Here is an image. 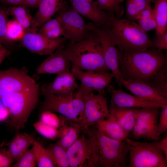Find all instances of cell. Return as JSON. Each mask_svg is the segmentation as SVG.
<instances>
[{
	"instance_id": "6da1fadb",
	"label": "cell",
	"mask_w": 167,
	"mask_h": 167,
	"mask_svg": "<svg viewBox=\"0 0 167 167\" xmlns=\"http://www.w3.org/2000/svg\"><path fill=\"white\" fill-rule=\"evenodd\" d=\"M118 50L120 70L125 80L148 84L157 72L167 65L166 56L155 48L134 53Z\"/></svg>"
},
{
	"instance_id": "7a4b0ae2",
	"label": "cell",
	"mask_w": 167,
	"mask_h": 167,
	"mask_svg": "<svg viewBox=\"0 0 167 167\" xmlns=\"http://www.w3.org/2000/svg\"><path fill=\"white\" fill-rule=\"evenodd\" d=\"M109 13V21L103 27L119 50L134 53L155 48L146 32L134 21L121 19L112 13Z\"/></svg>"
},
{
	"instance_id": "3957f363",
	"label": "cell",
	"mask_w": 167,
	"mask_h": 167,
	"mask_svg": "<svg viewBox=\"0 0 167 167\" xmlns=\"http://www.w3.org/2000/svg\"><path fill=\"white\" fill-rule=\"evenodd\" d=\"M64 47L71 67L83 71L109 72L104 61L100 43L93 32L90 36L80 41L66 42Z\"/></svg>"
},
{
	"instance_id": "277c9868",
	"label": "cell",
	"mask_w": 167,
	"mask_h": 167,
	"mask_svg": "<svg viewBox=\"0 0 167 167\" xmlns=\"http://www.w3.org/2000/svg\"><path fill=\"white\" fill-rule=\"evenodd\" d=\"M39 85L0 97L1 102L10 118L9 127L18 131L22 129L38 103Z\"/></svg>"
},
{
	"instance_id": "5b68a950",
	"label": "cell",
	"mask_w": 167,
	"mask_h": 167,
	"mask_svg": "<svg viewBox=\"0 0 167 167\" xmlns=\"http://www.w3.org/2000/svg\"><path fill=\"white\" fill-rule=\"evenodd\" d=\"M82 132L92 141L96 154L98 167L126 166L128 149L123 141L113 139L103 135L95 127L85 128Z\"/></svg>"
},
{
	"instance_id": "8992f818",
	"label": "cell",
	"mask_w": 167,
	"mask_h": 167,
	"mask_svg": "<svg viewBox=\"0 0 167 167\" xmlns=\"http://www.w3.org/2000/svg\"><path fill=\"white\" fill-rule=\"evenodd\" d=\"M40 90L44 97L40 108L41 113L46 111L57 112L80 125L83 130L85 115L83 91L80 84L74 93L73 98L69 101L49 92L42 86Z\"/></svg>"
},
{
	"instance_id": "52a82bcc",
	"label": "cell",
	"mask_w": 167,
	"mask_h": 167,
	"mask_svg": "<svg viewBox=\"0 0 167 167\" xmlns=\"http://www.w3.org/2000/svg\"><path fill=\"white\" fill-rule=\"evenodd\" d=\"M129 153V167H167V159L156 141L142 142L126 138Z\"/></svg>"
},
{
	"instance_id": "ba28073f",
	"label": "cell",
	"mask_w": 167,
	"mask_h": 167,
	"mask_svg": "<svg viewBox=\"0 0 167 167\" xmlns=\"http://www.w3.org/2000/svg\"><path fill=\"white\" fill-rule=\"evenodd\" d=\"M87 24L99 41L106 66L111 71L118 86L122 87L123 79L119 67L118 49L104 27H99L91 22Z\"/></svg>"
},
{
	"instance_id": "9c48e42d",
	"label": "cell",
	"mask_w": 167,
	"mask_h": 167,
	"mask_svg": "<svg viewBox=\"0 0 167 167\" xmlns=\"http://www.w3.org/2000/svg\"><path fill=\"white\" fill-rule=\"evenodd\" d=\"M84 104L85 120L83 131L94 126L97 122L106 119L109 114V108L103 93L95 94L93 90L81 84Z\"/></svg>"
},
{
	"instance_id": "30bf717a",
	"label": "cell",
	"mask_w": 167,
	"mask_h": 167,
	"mask_svg": "<svg viewBox=\"0 0 167 167\" xmlns=\"http://www.w3.org/2000/svg\"><path fill=\"white\" fill-rule=\"evenodd\" d=\"M25 66L0 70V98L6 95L34 87L38 84L28 74Z\"/></svg>"
},
{
	"instance_id": "8fae6325",
	"label": "cell",
	"mask_w": 167,
	"mask_h": 167,
	"mask_svg": "<svg viewBox=\"0 0 167 167\" xmlns=\"http://www.w3.org/2000/svg\"><path fill=\"white\" fill-rule=\"evenodd\" d=\"M58 16L61 24L62 36L70 42L80 41L92 33L82 16L71 7L61 10Z\"/></svg>"
},
{
	"instance_id": "7c38bea8",
	"label": "cell",
	"mask_w": 167,
	"mask_h": 167,
	"mask_svg": "<svg viewBox=\"0 0 167 167\" xmlns=\"http://www.w3.org/2000/svg\"><path fill=\"white\" fill-rule=\"evenodd\" d=\"M70 167H98V160L92 140L84 134L66 150Z\"/></svg>"
},
{
	"instance_id": "4fadbf2b",
	"label": "cell",
	"mask_w": 167,
	"mask_h": 167,
	"mask_svg": "<svg viewBox=\"0 0 167 167\" xmlns=\"http://www.w3.org/2000/svg\"><path fill=\"white\" fill-rule=\"evenodd\" d=\"M159 108L144 107L137 108V119L132 130L134 137L138 140L146 139L155 141L159 140L157 124Z\"/></svg>"
},
{
	"instance_id": "5bb4252c",
	"label": "cell",
	"mask_w": 167,
	"mask_h": 167,
	"mask_svg": "<svg viewBox=\"0 0 167 167\" xmlns=\"http://www.w3.org/2000/svg\"><path fill=\"white\" fill-rule=\"evenodd\" d=\"M66 40L64 37L50 39L38 33L26 32L20 40V45L32 53L50 55L64 45Z\"/></svg>"
},
{
	"instance_id": "9a60e30c",
	"label": "cell",
	"mask_w": 167,
	"mask_h": 167,
	"mask_svg": "<svg viewBox=\"0 0 167 167\" xmlns=\"http://www.w3.org/2000/svg\"><path fill=\"white\" fill-rule=\"evenodd\" d=\"M71 65L64 45L57 49L37 67L36 74H55L71 71Z\"/></svg>"
},
{
	"instance_id": "2e32d148",
	"label": "cell",
	"mask_w": 167,
	"mask_h": 167,
	"mask_svg": "<svg viewBox=\"0 0 167 167\" xmlns=\"http://www.w3.org/2000/svg\"><path fill=\"white\" fill-rule=\"evenodd\" d=\"M111 96L110 106L129 108L156 107L161 108L164 105L145 100L134 95L128 94L122 89H116L110 85L107 87Z\"/></svg>"
},
{
	"instance_id": "e0dca14e",
	"label": "cell",
	"mask_w": 167,
	"mask_h": 167,
	"mask_svg": "<svg viewBox=\"0 0 167 167\" xmlns=\"http://www.w3.org/2000/svg\"><path fill=\"white\" fill-rule=\"evenodd\" d=\"M76 79L71 71L65 72L57 75L52 82L42 86L49 92L63 99L70 100L79 87Z\"/></svg>"
},
{
	"instance_id": "ac0fdd59",
	"label": "cell",
	"mask_w": 167,
	"mask_h": 167,
	"mask_svg": "<svg viewBox=\"0 0 167 167\" xmlns=\"http://www.w3.org/2000/svg\"><path fill=\"white\" fill-rule=\"evenodd\" d=\"M71 72L76 79L85 87L103 93L104 89L109 84L113 77L111 72L83 71L71 67Z\"/></svg>"
},
{
	"instance_id": "d6986e66",
	"label": "cell",
	"mask_w": 167,
	"mask_h": 167,
	"mask_svg": "<svg viewBox=\"0 0 167 167\" xmlns=\"http://www.w3.org/2000/svg\"><path fill=\"white\" fill-rule=\"evenodd\" d=\"M71 7L78 14L91 21L99 27L105 25L109 21V12L100 8L96 1L86 0H69Z\"/></svg>"
},
{
	"instance_id": "ffe728a7",
	"label": "cell",
	"mask_w": 167,
	"mask_h": 167,
	"mask_svg": "<svg viewBox=\"0 0 167 167\" xmlns=\"http://www.w3.org/2000/svg\"><path fill=\"white\" fill-rule=\"evenodd\" d=\"M123 86L134 95L148 101L167 105V99L147 83L123 79Z\"/></svg>"
},
{
	"instance_id": "44dd1931",
	"label": "cell",
	"mask_w": 167,
	"mask_h": 167,
	"mask_svg": "<svg viewBox=\"0 0 167 167\" xmlns=\"http://www.w3.org/2000/svg\"><path fill=\"white\" fill-rule=\"evenodd\" d=\"M60 128L58 130V138L56 143L67 150L79 138L82 132L80 125L60 115Z\"/></svg>"
},
{
	"instance_id": "7402d4cb",
	"label": "cell",
	"mask_w": 167,
	"mask_h": 167,
	"mask_svg": "<svg viewBox=\"0 0 167 167\" xmlns=\"http://www.w3.org/2000/svg\"><path fill=\"white\" fill-rule=\"evenodd\" d=\"M109 108V114L106 118L117 122L129 134L136 121L137 108L110 106Z\"/></svg>"
},
{
	"instance_id": "603a6c76",
	"label": "cell",
	"mask_w": 167,
	"mask_h": 167,
	"mask_svg": "<svg viewBox=\"0 0 167 167\" xmlns=\"http://www.w3.org/2000/svg\"><path fill=\"white\" fill-rule=\"evenodd\" d=\"M64 6L63 0H41L33 17L38 27L51 19L57 12L64 9Z\"/></svg>"
},
{
	"instance_id": "cb8c5ba5",
	"label": "cell",
	"mask_w": 167,
	"mask_h": 167,
	"mask_svg": "<svg viewBox=\"0 0 167 167\" xmlns=\"http://www.w3.org/2000/svg\"><path fill=\"white\" fill-rule=\"evenodd\" d=\"M35 140L33 137L25 132L18 133L5 146L8 147L14 161H16L33 144Z\"/></svg>"
},
{
	"instance_id": "d4e9b609",
	"label": "cell",
	"mask_w": 167,
	"mask_h": 167,
	"mask_svg": "<svg viewBox=\"0 0 167 167\" xmlns=\"http://www.w3.org/2000/svg\"><path fill=\"white\" fill-rule=\"evenodd\" d=\"M26 6L23 5L10 7L7 9V11L8 15L13 16L21 24L26 32H37L38 24Z\"/></svg>"
},
{
	"instance_id": "484cf974",
	"label": "cell",
	"mask_w": 167,
	"mask_h": 167,
	"mask_svg": "<svg viewBox=\"0 0 167 167\" xmlns=\"http://www.w3.org/2000/svg\"><path fill=\"white\" fill-rule=\"evenodd\" d=\"M94 126L101 134L113 139L123 141L129 135L117 122L108 118L100 121Z\"/></svg>"
},
{
	"instance_id": "4316f807",
	"label": "cell",
	"mask_w": 167,
	"mask_h": 167,
	"mask_svg": "<svg viewBox=\"0 0 167 167\" xmlns=\"http://www.w3.org/2000/svg\"><path fill=\"white\" fill-rule=\"evenodd\" d=\"M153 10L156 24V35L167 31V0H156Z\"/></svg>"
},
{
	"instance_id": "83f0119b",
	"label": "cell",
	"mask_w": 167,
	"mask_h": 167,
	"mask_svg": "<svg viewBox=\"0 0 167 167\" xmlns=\"http://www.w3.org/2000/svg\"><path fill=\"white\" fill-rule=\"evenodd\" d=\"M36 163L39 167H55L48 150L38 141L35 140L33 143Z\"/></svg>"
},
{
	"instance_id": "f1b7e54d",
	"label": "cell",
	"mask_w": 167,
	"mask_h": 167,
	"mask_svg": "<svg viewBox=\"0 0 167 167\" xmlns=\"http://www.w3.org/2000/svg\"><path fill=\"white\" fill-rule=\"evenodd\" d=\"M56 167H70L69 158L66 150L56 143L47 148Z\"/></svg>"
},
{
	"instance_id": "f546056e",
	"label": "cell",
	"mask_w": 167,
	"mask_h": 167,
	"mask_svg": "<svg viewBox=\"0 0 167 167\" xmlns=\"http://www.w3.org/2000/svg\"><path fill=\"white\" fill-rule=\"evenodd\" d=\"M38 33L50 39L60 37L62 35V30L58 17L45 22L41 27Z\"/></svg>"
},
{
	"instance_id": "4dcf8cb0",
	"label": "cell",
	"mask_w": 167,
	"mask_h": 167,
	"mask_svg": "<svg viewBox=\"0 0 167 167\" xmlns=\"http://www.w3.org/2000/svg\"><path fill=\"white\" fill-rule=\"evenodd\" d=\"M136 20L140 28L146 32L156 28V24L152 8L149 5L141 12Z\"/></svg>"
},
{
	"instance_id": "1f68e13d",
	"label": "cell",
	"mask_w": 167,
	"mask_h": 167,
	"mask_svg": "<svg viewBox=\"0 0 167 167\" xmlns=\"http://www.w3.org/2000/svg\"><path fill=\"white\" fill-rule=\"evenodd\" d=\"M148 84L167 99V66L160 70Z\"/></svg>"
},
{
	"instance_id": "d6a6232c",
	"label": "cell",
	"mask_w": 167,
	"mask_h": 167,
	"mask_svg": "<svg viewBox=\"0 0 167 167\" xmlns=\"http://www.w3.org/2000/svg\"><path fill=\"white\" fill-rule=\"evenodd\" d=\"M149 5L147 0H127L126 12L127 19L136 20L141 12Z\"/></svg>"
},
{
	"instance_id": "836d02e7",
	"label": "cell",
	"mask_w": 167,
	"mask_h": 167,
	"mask_svg": "<svg viewBox=\"0 0 167 167\" xmlns=\"http://www.w3.org/2000/svg\"><path fill=\"white\" fill-rule=\"evenodd\" d=\"M26 32L24 28L15 19L8 21L6 35L9 43L13 41L21 40Z\"/></svg>"
},
{
	"instance_id": "e575fe53",
	"label": "cell",
	"mask_w": 167,
	"mask_h": 167,
	"mask_svg": "<svg viewBox=\"0 0 167 167\" xmlns=\"http://www.w3.org/2000/svg\"><path fill=\"white\" fill-rule=\"evenodd\" d=\"M100 9L113 14L117 17L120 18L124 14V8L120 5L119 0H96Z\"/></svg>"
},
{
	"instance_id": "d590c367",
	"label": "cell",
	"mask_w": 167,
	"mask_h": 167,
	"mask_svg": "<svg viewBox=\"0 0 167 167\" xmlns=\"http://www.w3.org/2000/svg\"><path fill=\"white\" fill-rule=\"evenodd\" d=\"M33 126L38 133L47 139H54L58 138L59 132L57 129L48 125L41 121L34 123Z\"/></svg>"
},
{
	"instance_id": "8d00e7d4",
	"label": "cell",
	"mask_w": 167,
	"mask_h": 167,
	"mask_svg": "<svg viewBox=\"0 0 167 167\" xmlns=\"http://www.w3.org/2000/svg\"><path fill=\"white\" fill-rule=\"evenodd\" d=\"M36 164L33 148L27 150L14 164V167H34Z\"/></svg>"
},
{
	"instance_id": "74e56055",
	"label": "cell",
	"mask_w": 167,
	"mask_h": 167,
	"mask_svg": "<svg viewBox=\"0 0 167 167\" xmlns=\"http://www.w3.org/2000/svg\"><path fill=\"white\" fill-rule=\"evenodd\" d=\"M8 15L7 9L0 7V41L6 44L9 43L6 35Z\"/></svg>"
},
{
	"instance_id": "f35d334b",
	"label": "cell",
	"mask_w": 167,
	"mask_h": 167,
	"mask_svg": "<svg viewBox=\"0 0 167 167\" xmlns=\"http://www.w3.org/2000/svg\"><path fill=\"white\" fill-rule=\"evenodd\" d=\"M41 113L40 121L42 122L57 129L60 126L59 118L52 112L46 111Z\"/></svg>"
},
{
	"instance_id": "ab89813d",
	"label": "cell",
	"mask_w": 167,
	"mask_h": 167,
	"mask_svg": "<svg viewBox=\"0 0 167 167\" xmlns=\"http://www.w3.org/2000/svg\"><path fill=\"white\" fill-rule=\"evenodd\" d=\"M159 122L157 124V132L159 136L167 131V105L161 108Z\"/></svg>"
},
{
	"instance_id": "60d3db41",
	"label": "cell",
	"mask_w": 167,
	"mask_h": 167,
	"mask_svg": "<svg viewBox=\"0 0 167 167\" xmlns=\"http://www.w3.org/2000/svg\"><path fill=\"white\" fill-rule=\"evenodd\" d=\"M14 161L8 149L0 148V167H8Z\"/></svg>"
},
{
	"instance_id": "b9f144b4",
	"label": "cell",
	"mask_w": 167,
	"mask_h": 167,
	"mask_svg": "<svg viewBox=\"0 0 167 167\" xmlns=\"http://www.w3.org/2000/svg\"><path fill=\"white\" fill-rule=\"evenodd\" d=\"M152 41L155 48L161 51L167 50V31L160 35H156Z\"/></svg>"
},
{
	"instance_id": "7bdbcfd3",
	"label": "cell",
	"mask_w": 167,
	"mask_h": 167,
	"mask_svg": "<svg viewBox=\"0 0 167 167\" xmlns=\"http://www.w3.org/2000/svg\"><path fill=\"white\" fill-rule=\"evenodd\" d=\"M157 147L163 152L165 158L167 159V136L160 140L156 141Z\"/></svg>"
},
{
	"instance_id": "ee69618b",
	"label": "cell",
	"mask_w": 167,
	"mask_h": 167,
	"mask_svg": "<svg viewBox=\"0 0 167 167\" xmlns=\"http://www.w3.org/2000/svg\"><path fill=\"white\" fill-rule=\"evenodd\" d=\"M10 53V51L4 47L3 46L2 43L0 41V64L5 58L8 56Z\"/></svg>"
},
{
	"instance_id": "f6af8a7d",
	"label": "cell",
	"mask_w": 167,
	"mask_h": 167,
	"mask_svg": "<svg viewBox=\"0 0 167 167\" xmlns=\"http://www.w3.org/2000/svg\"><path fill=\"white\" fill-rule=\"evenodd\" d=\"M25 0H0V2L6 4L17 6L24 5Z\"/></svg>"
},
{
	"instance_id": "bcb514c9",
	"label": "cell",
	"mask_w": 167,
	"mask_h": 167,
	"mask_svg": "<svg viewBox=\"0 0 167 167\" xmlns=\"http://www.w3.org/2000/svg\"><path fill=\"white\" fill-rule=\"evenodd\" d=\"M41 0H25V5L32 7H38Z\"/></svg>"
},
{
	"instance_id": "7dc6e473",
	"label": "cell",
	"mask_w": 167,
	"mask_h": 167,
	"mask_svg": "<svg viewBox=\"0 0 167 167\" xmlns=\"http://www.w3.org/2000/svg\"><path fill=\"white\" fill-rule=\"evenodd\" d=\"M6 142H0V148L3 147L5 146V144Z\"/></svg>"
},
{
	"instance_id": "c3c4849f",
	"label": "cell",
	"mask_w": 167,
	"mask_h": 167,
	"mask_svg": "<svg viewBox=\"0 0 167 167\" xmlns=\"http://www.w3.org/2000/svg\"><path fill=\"white\" fill-rule=\"evenodd\" d=\"M124 0H119L120 3H121L123 2Z\"/></svg>"
},
{
	"instance_id": "681fc988",
	"label": "cell",
	"mask_w": 167,
	"mask_h": 167,
	"mask_svg": "<svg viewBox=\"0 0 167 167\" xmlns=\"http://www.w3.org/2000/svg\"><path fill=\"white\" fill-rule=\"evenodd\" d=\"M153 0H147V1L149 2H150L152 1Z\"/></svg>"
},
{
	"instance_id": "f907efd6",
	"label": "cell",
	"mask_w": 167,
	"mask_h": 167,
	"mask_svg": "<svg viewBox=\"0 0 167 167\" xmlns=\"http://www.w3.org/2000/svg\"><path fill=\"white\" fill-rule=\"evenodd\" d=\"M86 0L88 1L89 2H92V0Z\"/></svg>"
}]
</instances>
